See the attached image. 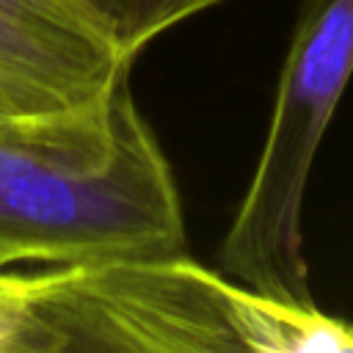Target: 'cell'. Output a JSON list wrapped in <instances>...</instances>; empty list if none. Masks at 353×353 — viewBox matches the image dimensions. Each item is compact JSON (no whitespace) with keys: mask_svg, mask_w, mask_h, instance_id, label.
Returning a JSON list of instances; mask_svg holds the SVG:
<instances>
[{"mask_svg":"<svg viewBox=\"0 0 353 353\" xmlns=\"http://www.w3.org/2000/svg\"><path fill=\"white\" fill-rule=\"evenodd\" d=\"M80 6L119 47L135 58L152 39L168 28L226 0H72Z\"/></svg>","mask_w":353,"mask_h":353,"instance_id":"cell-5","label":"cell"},{"mask_svg":"<svg viewBox=\"0 0 353 353\" xmlns=\"http://www.w3.org/2000/svg\"><path fill=\"white\" fill-rule=\"evenodd\" d=\"M350 74L353 0H301L265 143L218 248L223 276L292 306H317L303 254V201Z\"/></svg>","mask_w":353,"mask_h":353,"instance_id":"cell-3","label":"cell"},{"mask_svg":"<svg viewBox=\"0 0 353 353\" xmlns=\"http://www.w3.org/2000/svg\"><path fill=\"white\" fill-rule=\"evenodd\" d=\"M132 61L72 0H0V113L80 105Z\"/></svg>","mask_w":353,"mask_h":353,"instance_id":"cell-4","label":"cell"},{"mask_svg":"<svg viewBox=\"0 0 353 353\" xmlns=\"http://www.w3.org/2000/svg\"><path fill=\"white\" fill-rule=\"evenodd\" d=\"M130 72L50 113H0V262L88 265L185 254L174 171Z\"/></svg>","mask_w":353,"mask_h":353,"instance_id":"cell-1","label":"cell"},{"mask_svg":"<svg viewBox=\"0 0 353 353\" xmlns=\"http://www.w3.org/2000/svg\"><path fill=\"white\" fill-rule=\"evenodd\" d=\"M28 353L58 350H353V325L256 292L185 254L22 273Z\"/></svg>","mask_w":353,"mask_h":353,"instance_id":"cell-2","label":"cell"}]
</instances>
